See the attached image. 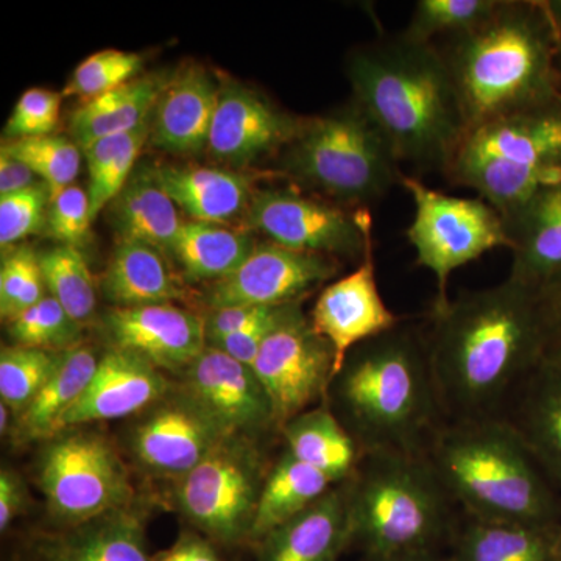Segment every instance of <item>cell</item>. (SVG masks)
Listing matches in <instances>:
<instances>
[{
  "label": "cell",
  "mask_w": 561,
  "mask_h": 561,
  "mask_svg": "<svg viewBox=\"0 0 561 561\" xmlns=\"http://www.w3.org/2000/svg\"><path fill=\"white\" fill-rule=\"evenodd\" d=\"M301 125L256 91L228 80L220 84L206 150L225 164L247 165L289 146Z\"/></svg>",
  "instance_id": "e0dca14e"
},
{
  "label": "cell",
  "mask_w": 561,
  "mask_h": 561,
  "mask_svg": "<svg viewBox=\"0 0 561 561\" xmlns=\"http://www.w3.org/2000/svg\"><path fill=\"white\" fill-rule=\"evenodd\" d=\"M424 457L465 516L560 529L559 486L501 416L446 421Z\"/></svg>",
  "instance_id": "5b68a950"
},
{
  "label": "cell",
  "mask_w": 561,
  "mask_h": 561,
  "mask_svg": "<svg viewBox=\"0 0 561 561\" xmlns=\"http://www.w3.org/2000/svg\"><path fill=\"white\" fill-rule=\"evenodd\" d=\"M542 324V362L561 367V279L535 291Z\"/></svg>",
  "instance_id": "7dc6e473"
},
{
  "label": "cell",
  "mask_w": 561,
  "mask_h": 561,
  "mask_svg": "<svg viewBox=\"0 0 561 561\" xmlns=\"http://www.w3.org/2000/svg\"><path fill=\"white\" fill-rule=\"evenodd\" d=\"M224 434L183 393L164 401L133 434L136 459L154 474L183 479L216 448Z\"/></svg>",
  "instance_id": "d6986e66"
},
{
  "label": "cell",
  "mask_w": 561,
  "mask_h": 561,
  "mask_svg": "<svg viewBox=\"0 0 561 561\" xmlns=\"http://www.w3.org/2000/svg\"><path fill=\"white\" fill-rule=\"evenodd\" d=\"M328 400L364 454L424 456L446 419L423 324L402 320L356 346L332 379Z\"/></svg>",
  "instance_id": "3957f363"
},
{
  "label": "cell",
  "mask_w": 561,
  "mask_h": 561,
  "mask_svg": "<svg viewBox=\"0 0 561 561\" xmlns=\"http://www.w3.org/2000/svg\"><path fill=\"white\" fill-rule=\"evenodd\" d=\"M39 254L32 247H9L0 265V316L11 321L47 297Z\"/></svg>",
  "instance_id": "60d3db41"
},
{
  "label": "cell",
  "mask_w": 561,
  "mask_h": 561,
  "mask_svg": "<svg viewBox=\"0 0 561 561\" xmlns=\"http://www.w3.org/2000/svg\"><path fill=\"white\" fill-rule=\"evenodd\" d=\"M256 245L250 232L191 220L181 227L172 256L179 262L181 278L186 283H216L231 275Z\"/></svg>",
  "instance_id": "1f68e13d"
},
{
  "label": "cell",
  "mask_w": 561,
  "mask_h": 561,
  "mask_svg": "<svg viewBox=\"0 0 561 561\" xmlns=\"http://www.w3.org/2000/svg\"><path fill=\"white\" fill-rule=\"evenodd\" d=\"M220 84L203 66H184L165 81L151 114L150 144L172 153H198L208 147Z\"/></svg>",
  "instance_id": "44dd1931"
},
{
  "label": "cell",
  "mask_w": 561,
  "mask_h": 561,
  "mask_svg": "<svg viewBox=\"0 0 561 561\" xmlns=\"http://www.w3.org/2000/svg\"><path fill=\"white\" fill-rule=\"evenodd\" d=\"M150 122L124 135L95 140L81 149L90 173L88 194L92 221L98 219L99 214L111 205L131 179L140 150L150 140Z\"/></svg>",
  "instance_id": "e575fe53"
},
{
  "label": "cell",
  "mask_w": 561,
  "mask_h": 561,
  "mask_svg": "<svg viewBox=\"0 0 561 561\" xmlns=\"http://www.w3.org/2000/svg\"><path fill=\"white\" fill-rule=\"evenodd\" d=\"M302 301L290 302V305L275 306L267 316L254 321L251 327L245 330L236 332V334L227 335V337L219 339V341L208 343L214 348L224 351L225 354L231 356L232 359L242 362L245 365H253L256 360L257 354L267 341L268 335L273 330L286 320Z\"/></svg>",
  "instance_id": "bcb514c9"
},
{
  "label": "cell",
  "mask_w": 561,
  "mask_h": 561,
  "mask_svg": "<svg viewBox=\"0 0 561 561\" xmlns=\"http://www.w3.org/2000/svg\"><path fill=\"white\" fill-rule=\"evenodd\" d=\"M400 186L413 202V219L405 230L415 264L434 273L437 297L432 311L448 306L453 272L491 250H512L500 210L481 197H454L426 186L420 176L402 173Z\"/></svg>",
  "instance_id": "9c48e42d"
},
{
  "label": "cell",
  "mask_w": 561,
  "mask_h": 561,
  "mask_svg": "<svg viewBox=\"0 0 561 561\" xmlns=\"http://www.w3.org/2000/svg\"><path fill=\"white\" fill-rule=\"evenodd\" d=\"M309 320L317 334L334 351V378L351 351L393 330L404 320L390 311L379 291L373 242L356 271L320 291Z\"/></svg>",
  "instance_id": "2e32d148"
},
{
  "label": "cell",
  "mask_w": 561,
  "mask_h": 561,
  "mask_svg": "<svg viewBox=\"0 0 561 561\" xmlns=\"http://www.w3.org/2000/svg\"><path fill=\"white\" fill-rule=\"evenodd\" d=\"M38 183V175L25 162L0 150V197L28 190Z\"/></svg>",
  "instance_id": "816d5d0a"
},
{
  "label": "cell",
  "mask_w": 561,
  "mask_h": 561,
  "mask_svg": "<svg viewBox=\"0 0 561 561\" xmlns=\"http://www.w3.org/2000/svg\"><path fill=\"white\" fill-rule=\"evenodd\" d=\"M434 44L451 73L465 135L561 98V41L546 2L501 0L489 20Z\"/></svg>",
  "instance_id": "277c9868"
},
{
  "label": "cell",
  "mask_w": 561,
  "mask_h": 561,
  "mask_svg": "<svg viewBox=\"0 0 561 561\" xmlns=\"http://www.w3.org/2000/svg\"><path fill=\"white\" fill-rule=\"evenodd\" d=\"M351 545L365 557L442 551L451 545L457 507L424 456L368 453L348 481Z\"/></svg>",
  "instance_id": "8992f818"
},
{
  "label": "cell",
  "mask_w": 561,
  "mask_h": 561,
  "mask_svg": "<svg viewBox=\"0 0 561 561\" xmlns=\"http://www.w3.org/2000/svg\"><path fill=\"white\" fill-rule=\"evenodd\" d=\"M39 482L51 512L69 527L127 508L133 496L124 461L94 432H68L51 442L41 461Z\"/></svg>",
  "instance_id": "8fae6325"
},
{
  "label": "cell",
  "mask_w": 561,
  "mask_h": 561,
  "mask_svg": "<svg viewBox=\"0 0 561 561\" xmlns=\"http://www.w3.org/2000/svg\"><path fill=\"white\" fill-rule=\"evenodd\" d=\"M267 476L253 438H224L198 467L180 479V511L210 540L221 545L250 541Z\"/></svg>",
  "instance_id": "30bf717a"
},
{
  "label": "cell",
  "mask_w": 561,
  "mask_h": 561,
  "mask_svg": "<svg viewBox=\"0 0 561 561\" xmlns=\"http://www.w3.org/2000/svg\"><path fill=\"white\" fill-rule=\"evenodd\" d=\"M0 150L25 162L47 184L50 197L76 183L83 153L76 140L54 135L7 140Z\"/></svg>",
  "instance_id": "f35d334b"
},
{
  "label": "cell",
  "mask_w": 561,
  "mask_h": 561,
  "mask_svg": "<svg viewBox=\"0 0 561 561\" xmlns=\"http://www.w3.org/2000/svg\"><path fill=\"white\" fill-rule=\"evenodd\" d=\"M50 191L46 183L0 197V245L9 249L46 228Z\"/></svg>",
  "instance_id": "7bdbcfd3"
},
{
  "label": "cell",
  "mask_w": 561,
  "mask_h": 561,
  "mask_svg": "<svg viewBox=\"0 0 561 561\" xmlns=\"http://www.w3.org/2000/svg\"><path fill=\"white\" fill-rule=\"evenodd\" d=\"M43 561H151L144 524L128 508L105 513L41 542Z\"/></svg>",
  "instance_id": "83f0119b"
},
{
  "label": "cell",
  "mask_w": 561,
  "mask_h": 561,
  "mask_svg": "<svg viewBox=\"0 0 561 561\" xmlns=\"http://www.w3.org/2000/svg\"><path fill=\"white\" fill-rule=\"evenodd\" d=\"M60 110L61 94L43 88H32L14 105L3 135L9 140L49 136L60 121Z\"/></svg>",
  "instance_id": "f6af8a7d"
},
{
  "label": "cell",
  "mask_w": 561,
  "mask_h": 561,
  "mask_svg": "<svg viewBox=\"0 0 561 561\" xmlns=\"http://www.w3.org/2000/svg\"><path fill=\"white\" fill-rule=\"evenodd\" d=\"M99 357L88 346L66 351L58 370L36 394L35 400L18 413L14 434L20 440H39L57 435L58 423L76 404L99 367Z\"/></svg>",
  "instance_id": "836d02e7"
},
{
  "label": "cell",
  "mask_w": 561,
  "mask_h": 561,
  "mask_svg": "<svg viewBox=\"0 0 561 561\" xmlns=\"http://www.w3.org/2000/svg\"><path fill=\"white\" fill-rule=\"evenodd\" d=\"M364 561H448L442 551H409L365 557Z\"/></svg>",
  "instance_id": "f5cc1de1"
},
{
  "label": "cell",
  "mask_w": 561,
  "mask_h": 561,
  "mask_svg": "<svg viewBox=\"0 0 561 561\" xmlns=\"http://www.w3.org/2000/svg\"><path fill=\"white\" fill-rule=\"evenodd\" d=\"M334 486L335 483L324 472L284 453L265 479L250 541L257 545L272 530L289 522Z\"/></svg>",
  "instance_id": "d6a6232c"
},
{
  "label": "cell",
  "mask_w": 561,
  "mask_h": 561,
  "mask_svg": "<svg viewBox=\"0 0 561 561\" xmlns=\"http://www.w3.org/2000/svg\"><path fill=\"white\" fill-rule=\"evenodd\" d=\"M500 5L501 0H420L402 35L415 43L434 44L471 31Z\"/></svg>",
  "instance_id": "74e56055"
},
{
  "label": "cell",
  "mask_w": 561,
  "mask_h": 561,
  "mask_svg": "<svg viewBox=\"0 0 561 561\" xmlns=\"http://www.w3.org/2000/svg\"><path fill=\"white\" fill-rule=\"evenodd\" d=\"M24 482L16 472H0V530L5 531L22 512L25 505Z\"/></svg>",
  "instance_id": "681fc988"
},
{
  "label": "cell",
  "mask_w": 561,
  "mask_h": 561,
  "mask_svg": "<svg viewBox=\"0 0 561 561\" xmlns=\"http://www.w3.org/2000/svg\"><path fill=\"white\" fill-rule=\"evenodd\" d=\"M92 224L91 202L88 191L80 186L66 187L51 195L49 209H47V234L61 245L80 249L87 242Z\"/></svg>",
  "instance_id": "ee69618b"
},
{
  "label": "cell",
  "mask_w": 561,
  "mask_h": 561,
  "mask_svg": "<svg viewBox=\"0 0 561 561\" xmlns=\"http://www.w3.org/2000/svg\"><path fill=\"white\" fill-rule=\"evenodd\" d=\"M10 411L11 409L7 404H0V431L2 435H5L10 431Z\"/></svg>",
  "instance_id": "11a10c76"
},
{
  "label": "cell",
  "mask_w": 561,
  "mask_h": 561,
  "mask_svg": "<svg viewBox=\"0 0 561 561\" xmlns=\"http://www.w3.org/2000/svg\"><path fill=\"white\" fill-rule=\"evenodd\" d=\"M561 490V367L540 362L502 412Z\"/></svg>",
  "instance_id": "cb8c5ba5"
},
{
  "label": "cell",
  "mask_w": 561,
  "mask_h": 561,
  "mask_svg": "<svg viewBox=\"0 0 561 561\" xmlns=\"http://www.w3.org/2000/svg\"><path fill=\"white\" fill-rule=\"evenodd\" d=\"M165 194L195 221L227 225L249 213L254 192L241 172L198 165H154Z\"/></svg>",
  "instance_id": "d4e9b609"
},
{
  "label": "cell",
  "mask_w": 561,
  "mask_h": 561,
  "mask_svg": "<svg viewBox=\"0 0 561 561\" xmlns=\"http://www.w3.org/2000/svg\"><path fill=\"white\" fill-rule=\"evenodd\" d=\"M334 486L319 501L280 524L257 542V561H337L351 546L345 486Z\"/></svg>",
  "instance_id": "603a6c76"
},
{
  "label": "cell",
  "mask_w": 561,
  "mask_h": 561,
  "mask_svg": "<svg viewBox=\"0 0 561 561\" xmlns=\"http://www.w3.org/2000/svg\"><path fill=\"white\" fill-rule=\"evenodd\" d=\"M47 294L81 327L98 309V284L80 249L57 245L39 253Z\"/></svg>",
  "instance_id": "d590c367"
},
{
  "label": "cell",
  "mask_w": 561,
  "mask_h": 561,
  "mask_svg": "<svg viewBox=\"0 0 561 561\" xmlns=\"http://www.w3.org/2000/svg\"><path fill=\"white\" fill-rule=\"evenodd\" d=\"M103 297L114 308L168 305L186 298L183 280L168 256L146 243L121 241L101 279Z\"/></svg>",
  "instance_id": "484cf974"
},
{
  "label": "cell",
  "mask_w": 561,
  "mask_h": 561,
  "mask_svg": "<svg viewBox=\"0 0 561 561\" xmlns=\"http://www.w3.org/2000/svg\"><path fill=\"white\" fill-rule=\"evenodd\" d=\"M66 351L3 346L0 353V397L11 411L27 408L65 359Z\"/></svg>",
  "instance_id": "8d00e7d4"
},
{
  "label": "cell",
  "mask_w": 561,
  "mask_h": 561,
  "mask_svg": "<svg viewBox=\"0 0 561 561\" xmlns=\"http://www.w3.org/2000/svg\"><path fill=\"white\" fill-rule=\"evenodd\" d=\"M502 219L513 253L507 279L534 291L561 279V181Z\"/></svg>",
  "instance_id": "7402d4cb"
},
{
  "label": "cell",
  "mask_w": 561,
  "mask_h": 561,
  "mask_svg": "<svg viewBox=\"0 0 561 561\" xmlns=\"http://www.w3.org/2000/svg\"><path fill=\"white\" fill-rule=\"evenodd\" d=\"M445 176L511 216L561 181V98L468 131Z\"/></svg>",
  "instance_id": "52a82bcc"
},
{
  "label": "cell",
  "mask_w": 561,
  "mask_h": 561,
  "mask_svg": "<svg viewBox=\"0 0 561 561\" xmlns=\"http://www.w3.org/2000/svg\"><path fill=\"white\" fill-rule=\"evenodd\" d=\"M557 531L461 516L448 561H561Z\"/></svg>",
  "instance_id": "f1b7e54d"
},
{
  "label": "cell",
  "mask_w": 561,
  "mask_h": 561,
  "mask_svg": "<svg viewBox=\"0 0 561 561\" xmlns=\"http://www.w3.org/2000/svg\"><path fill=\"white\" fill-rule=\"evenodd\" d=\"M151 561H220V559L214 546L201 535L183 534L172 548L151 557Z\"/></svg>",
  "instance_id": "f907efd6"
},
{
  "label": "cell",
  "mask_w": 561,
  "mask_h": 561,
  "mask_svg": "<svg viewBox=\"0 0 561 561\" xmlns=\"http://www.w3.org/2000/svg\"><path fill=\"white\" fill-rule=\"evenodd\" d=\"M339 268L337 257L257 243L231 275L213 283L206 302L210 311L228 306L290 305L334 278Z\"/></svg>",
  "instance_id": "5bb4252c"
},
{
  "label": "cell",
  "mask_w": 561,
  "mask_h": 561,
  "mask_svg": "<svg viewBox=\"0 0 561 561\" xmlns=\"http://www.w3.org/2000/svg\"><path fill=\"white\" fill-rule=\"evenodd\" d=\"M301 306L273 330L251 365L271 398L279 431L316 402H327L334 379V351Z\"/></svg>",
  "instance_id": "4fadbf2b"
},
{
  "label": "cell",
  "mask_w": 561,
  "mask_h": 561,
  "mask_svg": "<svg viewBox=\"0 0 561 561\" xmlns=\"http://www.w3.org/2000/svg\"><path fill=\"white\" fill-rule=\"evenodd\" d=\"M105 331L113 348L136 354L158 370L184 371L208 346L205 319L173 302L113 308Z\"/></svg>",
  "instance_id": "ac0fdd59"
},
{
  "label": "cell",
  "mask_w": 561,
  "mask_h": 561,
  "mask_svg": "<svg viewBox=\"0 0 561 561\" xmlns=\"http://www.w3.org/2000/svg\"><path fill=\"white\" fill-rule=\"evenodd\" d=\"M557 546H559V551L561 553V526L559 531H557Z\"/></svg>",
  "instance_id": "9f6ffc18"
},
{
  "label": "cell",
  "mask_w": 561,
  "mask_h": 561,
  "mask_svg": "<svg viewBox=\"0 0 561 561\" xmlns=\"http://www.w3.org/2000/svg\"><path fill=\"white\" fill-rule=\"evenodd\" d=\"M546 7H548L549 14H551L561 41V2H546Z\"/></svg>",
  "instance_id": "db71d44e"
},
{
  "label": "cell",
  "mask_w": 561,
  "mask_h": 561,
  "mask_svg": "<svg viewBox=\"0 0 561 561\" xmlns=\"http://www.w3.org/2000/svg\"><path fill=\"white\" fill-rule=\"evenodd\" d=\"M284 169L306 186L350 208L381 201L401 183V164L356 102L302 121L287 146Z\"/></svg>",
  "instance_id": "ba28073f"
},
{
  "label": "cell",
  "mask_w": 561,
  "mask_h": 561,
  "mask_svg": "<svg viewBox=\"0 0 561 561\" xmlns=\"http://www.w3.org/2000/svg\"><path fill=\"white\" fill-rule=\"evenodd\" d=\"M9 330L16 345L28 348L69 351L81 345V324L50 295L9 321Z\"/></svg>",
  "instance_id": "ab89813d"
},
{
  "label": "cell",
  "mask_w": 561,
  "mask_h": 561,
  "mask_svg": "<svg viewBox=\"0 0 561 561\" xmlns=\"http://www.w3.org/2000/svg\"><path fill=\"white\" fill-rule=\"evenodd\" d=\"M275 306H228L213 309L205 319L208 343L245 330L254 321L267 316Z\"/></svg>",
  "instance_id": "c3c4849f"
},
{
  "label": "cell",
  "mask_w": 561,
  "mask_h": 561,
  "mask_svg": "<svg viewBox=\"0 0 561 561\" xmlns=\"http://www.w3.org/2000/svg\"><path fill=\"white\" fill-rule=\"evenodd\" d=\"M176 208L158 183L153 168H140L111 202V227L119 242L146 243L172 256L184 224Z\"/></svg>",
  "instance_id": "4316f807"
},
{
  "label": "cell",
  "mask_w": 561,
  "mask_h": 561,
  "mask_svg": "<svg viewBox=\"0 0 561 561\" xmlns=\"http://www.w3.org/2000/svg\"><path fill=\"white\" fill-rule=\"evenodd\" d=\"M140 68H142V58L133 51L116 49L95 51L77 66L62 95H76L84 99V102L91 101L135 80Z\"/></svg>",
  "instance_id": "b9f144b4"
},
{
  "label": "cell",
  "mask_w": 561,
  "mask_h": 561,
  "mask_svg": "<svg viewBox=\"0 0 561 561\" xmlns=\"http://www.w3.org/2000/svg\"><path fill=\"white\" fill-rule=\"evenodd\" d=\"M168 391L157 367L136 354L110 348L76 404L62 415L57 435L81 424L117 420L149 408Z\"/></svg>",
  "instance_id": "ffe728a7"
},
{
  "label": "cell",
  "mask_w": 561,
  "mask_h": 561,
  "mask_svg": "<svg viewBox=\"0 0 561 561\" xmlns=\"http://www.w3.org/2000/svg\"><path fill=\"white\" fill-rule=\"evenodd\" d=\"M423 330L446 421L501 416L542 359L537 294L511 279L431 309Z\"/></svg>",
  "instance_id": "6da1fadb"
},
{
  "label": "cell",
  "mask_w": 561,
  "mask_h": 561,
  "mask_svg": "<svg viewBox=\"0 0 561 561\" xmlns=\"http://www.w3.org/2000/svg\"><path fill=\"white\" fill-rule=\"evenodd\" d=\"M353 101L416 175H445L465 138L451 73L435 44L402 33L359 47L346 61Z\"/></svg>",
  "instance_id": "7a4b0ae2"
},
{
  "label": "cell",
  "mask_w": 561,
  "mask_h": 561,
  "mask_svg": "<svg viewBox=\"0 0 561 561\" xmlns=\"http://www.w3.org/2000/svg\"><path fill=\"white\" fill-rule=\"evenodd\" d=\"M245 221L276 245L302 253L362 261L373 242L370 210H350L295 190L254 192Z\"/></svg>",
  "instance_id": "7c38bea8"
},
{
  "label": "cell",
  "mask_w": 561,
  "mask_h": 561,
  "mask_svg": "<svg viewBox=\"0 0 561 561\" xmlns=\"http://www.w3.org/2000/svg\"><path fill=\"white\" fill-rule=\"evenodd\" d=\"M165 81L142 77L81 103L70 116V135L80 149L99 139L124 135L151 119Z\"/></svg>",
  "instance_id": "4dcf8cb0"
},
{
  "label": "cell",
  "mask_w": 561,
  "mask_h": 561,
  "mask_svg": "<svg viewBox=\"0 0 561 561\" xmlns=\"http://www.w3.org/2000/svg\"><path fill=\"white\" fill-rule=\"evenodd\" d=\"M280 432L287 453L324 472L335 485L348 481L364 457L360 446L327 402L295 416Z\"/></svg>",
  "instance_id": "f546056e"
},
{
  "label": "cell",
  "mask_w": 561,
  "mask_h": 561,
  "mask_svg": "<svg viewBox=\"0 0 561 561\" xmlns=\"http://www.w3.org/2000/svg\"><path fill=\"white\" fill-rule=\"evenodd\" d=\"M183 373L180 393L225 437L253 438L256 432L276 427L271 398L250 365L208 345Z\"/></svg>",
  "instance_id": "9a60e30c"
}]
</instances>
